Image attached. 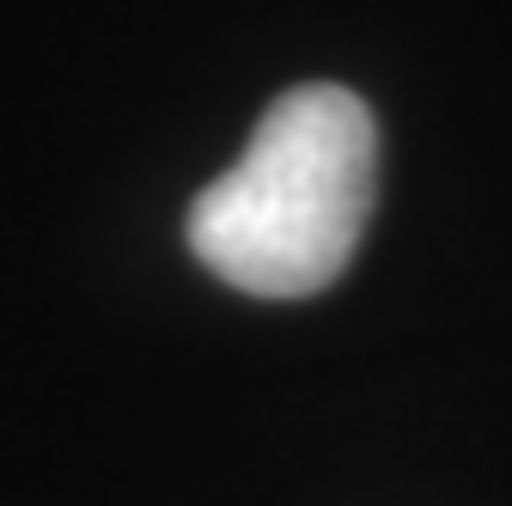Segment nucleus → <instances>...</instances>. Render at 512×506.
<instances>
[{"mask_svg":"<svg viewBox=\"0 0 512 506\" xmlns=\"http://www.w3.org/2000/svg\"><path fill=\"white\" fill-rule=\"evenodd\" d=\"M378 129L348 86L281 92L244 159L220 171L183 220L196 263L256 299L324 293L372 220Z\"/></svg>","mask_w":512,"mask_h":506,"instance_id":"f257e3e1","label":"nucleus"}]
</instances>
